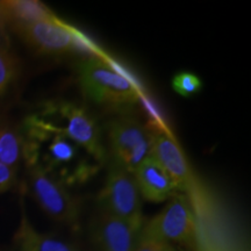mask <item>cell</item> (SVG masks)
I'll list each match as a JSON object with an SVG mask.
<instances>
[{"label": "cell", "instance_id": "cell-1", "mask_svg": "<svg viewBox=\"0 0 251 251\" xmlns=\"http://www.w3.org/2000/svg\"><path fill=\"white\" fill-rule=\"evenodd\" d=\"M23 136L27 168L37 169L67 187L85 183L102 165L68 137L26 121Z\"/></svg>", "mask_w": 251, "mask_h": 251}, {"label": "cell", "instance_id": "cell-2", "mask_svg": "<svg viewBox=\"0 0 251 251\" xmlns=\"http://www.w3.org/2000/svg\"><path fill=\"white\" fill-rule=\"evenodd\" d=\"M28 124L68 137L96 161L103 164L105 148L96 120L85 108L74 102L48 101L25 119Z\"/></svg>", "mask_w": 251, "mask_h": 251}, {"label": "cell", "instance_id": "cell-3", "mask_svg": "<svg viewBox=\"0 0 251 251\" xmlns=\"http://www.w3.org/2000/svg\"><path fill=\"white\" fill-rule=\"evenodd\" d=\"M84 94L91 101L107 107L133 105L141 98L136 85L121 72L99 58H89L78 67Z\"/></svg>", "mask_w": 251, "mask_h": 251}, {"label": "cell", "instance_id": "cell-4", "mask_svg": "<svg viewBox=\"0 0 251 251\" xmlns=\"http://www.w3.org/2000/svg\"><path fill=\"white\" fill-rule=\"evenodd\" d=\"M153 135L137 119L120 117L108 125L109 149L119 168L133 175L151 157Z\"/></svg>", "mask_w": 251, "mask_h": 251}, {"label": "cell", "instance_id": "cell-5", "mask_svg": "<svg viewBox=\"0 0 251 251\" xmlns=\"http://www.w3.org/2000/svg\"><path fill=\"white\" fill-rule=\"evenodd\" d=\"M142 230L170 244H193L197 241L198 227L190 198L175 193L164 208L143 225Z\"/></svg>", "mask_w": 251, "mask_h": 251}, {"label": "cell", "instance_id": "cell-6", "mask_svg": "<svg viewBox=\"0 0 251 251\" xmlns=\"http://www.w3.org/2000/svg\"><path fill=\"white\" fill-rule=\"evenodd\" d=\"M100 209L133 224L143 225L142 198L133 175L115 165L98 196Z\"/></svg>", "mask_w": 251, "mask_h": 251}, {"label": "cell", "instance_id": "cell-7", "mask_svg": "<svg viewBox=\"0 0 251 251\" xmlns=\"http://www.w3.org/2000/svg\"><path fill=\"white\" fill-rule=\"evenodd\" d=\"M29 190L40 208L59 224L78 228L79 226V205L71 196L68 187L58 183L37 169L28 168Z\"/></svg>", "mask_w": 251, "mask_h": 251}, {"label": "cell", "instance_id": "cell-8", "mask_svg": "<svg viewBox=\"0 0 251 251\" xmlns=\"http://www.w3.org/2000/svg\"><path fill=\"white\" fill-rule=\"evenodd\" d=\"M11 30L41 55H64L77 45L76 34L57 18L17 25Z\"/></svg>", "mask_w": 251, "mask_h": 251}, {"label": "cell", "instance_id": "cell-9", "mask_svg": "<svg viewBox=\"0 0 251 251\" xmlns=\"http://www.w3.org/2000/svg\"><path fill=\"white\" fill-rule=\"evenodd\" d=\"M143 225L99 209L91 224V238L98 251H134Z\"/></svg>", "mask_w": 251, "mask_h": 251}, {"label": "cell", "instance_id": "cell-10", "mask_svg": "<svg viewBox=\"0 0 251 251\" xmlns=\"http://www.w3.org/2000/svg\"><path fill=\"white\" fill-rule=\"evenodd\" d=\"M151 157L162 166L176 190L194 193L196 180L179 144L166 131L153 135Z\"/></svg>", "mask_w": 251, "mask_h": 251}, {"label": "cell", "instance_id": "cell-11", "mask_svg": "<svg viewBox=\"0 0 251 251\" xmlns=\"http://www.w3.org/2000/svg\"><path fill=\"white\" fill-rule=\"evenodd\" d=\"M133 177L141 198L146 201L159 203L175 194L176 187L170 177L152 157L137 166Z\"/></svg>", "mask_w": 251, "mask_h": 251}, {"label": "cell", "instance_id": "cell-12", "mask_svg": "<svg viewBox=\"0 0 251 251\" xmlns=\"http://www.w3.org/2000/svg\"><path fill=\"white\" fill-rule=\"evenodd\" d=\"M13 243L15 251H77L76 248L57 237L40 233L31 225L24 207Z\"/></svg>", "mask_w": 251, "mask_h": 251}, {"label": "cell", "instance_id": "cell-13", "mask_svg": "<svg viewBox=\"0 0 251 251\" xmlns=\"http://www.w3.org/2000/svg\"><path fill=\"white\" fill-rule=\"evenodd\" d=\"M55 14L36 0H7L0 1V25L9 28L40 20H51Z\"/></svg>", "mask_w": 251, "mask_h": 251}, {"label": "cell", "instance_id": "cell-14", "mask_svg": "<svg viewBox=\"0 0 251 251\" xmlns=\"http://www.w3.org/2000/svg\"><path fill=\"white\" fill-rule=\"evenodd\" d=\"M24 155V136L9 125H0V162L17 170Z\"/></svg>", "mask_w": 251, "mask_h": 251}, {"label": "cell", "instance_id": "cell-15", "mask_svg": "<svg viewBox=\"0 0 251 251\" xmlns=\"http://www.w3.org/2000/svg\"><path fill=\"white\" fill-rule=\"evenodd\" d=\"M20 61L8 48L0 46V97L11 89L20 75Z\"/></svg>", "mask_w": 251, "mask_h": 251}, {"label": "cell", "instance_id": "cell-16", "mask_svg": "<svg viewBox=\"0 0 251 251\" xmlns=\"http://www.w3.org/2000/svg\"><path fill=\"white\" fill-rule=\"evenodd\" d=\"M172 89L183 97H191L202 89V81L192 72L181 71L172 78Z\"/></svg>", "mask_w": 251, "mask_h": 251}, {"label": "cell", "instance_id": "cell-17", "mask_svg": "<svg viewBox=\"0 0 251 251\" xmlns=\"http://www.w3.org/2000/svg\"><path fill=\"white\" fill-rule=\"evenodd\" d=\"M134 251H175L172 244L165 242L161 238L144 233L141 229L136 247Z\"/></svg>", "mask_w": 251, "mask_h": 251}, {"label": "cell", "instance_id": "cell-18", "mask_svg": "<svg viewBox=\"0 0 251 251\" xmlns=\"http://www.w3.org/2000/svg\"><path fill=\"white\" fill-rule=\"evenodd\" d=\"M17 181V170L0 162V193H4L14 186Z\"/></svg>", "mask_w": 251, "mask_h": 251}]
</instances>
